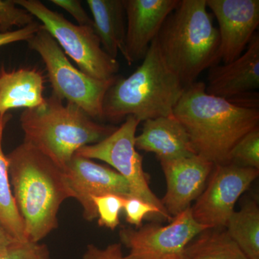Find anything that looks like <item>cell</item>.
Masks as SVG:
<instances>
[{
    "instance_id": "cell-19",
    "label": "cell",
    "mask_w": 259,
    "mask_h": 259,
    "mask_svg": "<svg viewBox=\"0 0 259 259\" xmlns=\"http://www.w3.org/2000/svg\"><path fill=\"white\" fill-rule=\"evenodd\" d=\"M11 115H0V221L16 241H27L23 222L17 208L10 185L9 163L3 148V134Z\"/></svg>"
},
{
    "instance_id": "cell-17",
    "label": "cell",
    "mask_w": 259,
    "mask_h": 259,
    "mask_svg": "<svg viewBox=\"0 0 259 259\" xmlns=\"http://www.w3.org/2000/svg\"><path fill=\"white\" fill-rule=\"evenodd\" d=\"M45 80L35 69L8 71L0 67V115L10 110L33 109L44 105Z\"/></svg>"
},
{
    "instance_id": "cell-30",
    "label": "cell",
    "mask_w": 259,
    "mask_h": 259,
    "mask_svg": "<svg viewBox=\"0 0 259 259\" xmlns=\"http://www.w3.org/2000/svg\"><path fill=\"white\" fill-rule=\"evenodd\" d=\"M16 242L8 231L5 229L3 223L0 221V252L6 249L7 248Z\"/></svg>"
},
{
    "instance_id": "cell-24",
    "label": "cell",
    "mask_w": 259,
    "mask_h": 259,
    "mask_svg": "<svg viewBox=\"0 0 259 259\" xmlns=\"http://www.w3.org/2000/svg\"><path fill=\"white\" fill-rule=\"evenodd\" d=\"M34 22L35 18L14 0H0V32L10 31L13 27L24 28Z\"/></svg>"
},
{
    "instance_id": "cell-25",
    "label": "cell",
    "mask_w": 259,
    "mask_h": 259,
    "mask_svg": "<svg viewBox=\"0 0 259 259\" xmlns=\"http://www.w3.org/2000/svg\"><path fill=\"white\" fill-rule=\"evenodd\" d=\"M123 210L126 221L136 228L143 226V221L148 214H156L167 220L168 222H171L174 219L156 206L135 197H126Z\"/></svg>"
},
{
    "instance_id": "cell-11",
    "label": "cell",
    "mask_w": 259,
    "mask_h": 259,
    "mask_svg": "<svg viewBox=\"0 0 259 259\" xmlns=\"http://www.w3.org/2000/svg\"><path fill=\"white\" fill-rule=\"evenodd\" d=\"M217 19L219 57L223 64L243 54L259 25L258 0H206Z\"/></svg>"
},
{
    "instance_id": "cell-4",
    "label": "cell",
    "mask_w": 259,
    "mask_h": 259,
    "mask_svg": "<svg viewBox=\"0 0 259 259\" xmlns=\"http://www.w3.org/2000/svg\"><path fill=\"white\" fill-rule=\"evenodd\" d=\"M185 86L162 59L156 39L142 64L128 77H117L108 89L102 119L120 122L130 116L142 122L173 115Z\"/></svg>"
},
{
    "instance_id": "cell-12",
    "label": "cell",
    "mask_w": 259,
    "mask_h": 259,
    "mask_svg": "<svg viewBox=\"0 0 259 259\" xmlns=\"http://www.w3.org/2000/svg\"><path fill=\"white\" fill-rule=\"evenodd\" d=\"M74 199L83 209V217L92 222L97 219L93 197L114 194L131 197V188L124 177L107 166L75 153L64 170Z\"/></svg>"
},
{
    "instance_id": "cell-7",
    "label": "cell",
    "mask_w": 259,
    "mask_h": 259,
    "mask_svg": "<svg viewBox=\"0 0 259 259\" xmlns=\"http://www.w3.org/2000/svg\"><path fill=\"white\" fill-rule=\"evenodd\" d=\"M14 2L40 21L65 54L77 64L80 71L98 80L117 76L120 64L104 50L93 27L72 23L39 0Z\"/></svg>"
},
{
    "instance_id": "cell-13",
    "label": "cell",
    "mask_w": 259,
    "mask_h": 259,
    "mask_svg": "<svg viewBox=\"0 0 259 259\" xmlns=\"http://www.w3.org/2000/svg\"><path fill=\"white\" fill-rule=\"evenodd\" d=\"M166 182V192L161 199L172 218L191 207L202 193L214 163L197 154L160 161Z\"/></svg>"
},
{
    "instance_id": "cell-29",
    "label": "cell",
    "mask_w": 259,
    "mask_h": 259,
    "mask_svg": "<svg viewBox=\"0 0 259 259\" xmlns=\"http://www.w3.org/2000/svg\"><path fill=\"white\" fill-rule=\"evenodd\" d=\"M81 259H125V257L121 243H112L103 248L90 244L87 246Z\"/></svg>"
},
{
    "instance_id": "cell-2",
    "label": "cell",
    "mask_w": 259,
    "mask_h": 259,
    "mask_svg": "<svg viewBox=\"0 0 259 259\" xmlns=\"http://www.w3.org/2000/svg\"><path fill=\"white\" fill-rule=\"evenodd\" d=\"M205 88L202 81L186 86L173 115L185 127L196 154L214 164L228 163L236 143L259 127V110L212 96Z\"/></svg>"
},
{
    "instance_id": "cell-18",
    "label": "cell",
    "mask_w": 259,
    "mask_h": 259,
    "mask_svg": "<svg viewBox=\"0 0 259 259\" xmlns=\"http://www.w3.org/2000/svg\"><path fill=\"white\" fill-rule=\"evenodd\" d=\"M93 28L107 54L117 59L125 56L126 22L123 0H87Z\"/></svg>"
},
{
    "instance_id": "cell-23",
    "label": "cell",
    "mask_w": 259,
    "mask_h": 259,
    "mask_svg": "<svg viewBox=\"0 0 259 259\" xmlns=\"http://www.w3.org/2000/svg\"><path fill=\"white\" fill-rule=\"evenodd\" d=\"M125 197L117 194H107L93 197L96 207L98 225L110 230H115L120 225V214L123 209Z\"/></svg>"
},
{
    "instance_id": "cell-15",
    "label": "cell",
    "mask_w": 259,
    "mask_h": 259,
    "mask_svg": "<svg viewBox=\"0 0 259 259\" xmlns=\"http://www.w3.org/2000/svg\"><path fill=\"white\" fill-rule=\"evenodd\" d=\"M259 88V35L255 32L245 52L228 64L209 69L206 93L231 100Z\"/></svg>"
},
{
    "instance_id": "cell-6",
    "label": "cell",
    "mask_w": 259,
    "mask_h": 259,
    "mask_svg": "<svg viewBox=\"0 0 259 259\" xmlns=\"http://www.w3.org/2000/svg\"><path fill=\"white\" fill-rule=\"evenodd\" d=\"M45 64L53 94L74 104L92 118L102 119V105L108 89L118 76L98 80L73 66L60 46L44 27L28 40Z\"/></svg>"
},
{
    "instance_id": "cell-27",
    "label": "cell",
    "mask_w": 259,
    "mask_h": 259,
    "mask_svg": "<svg viewBox=\"0 0 259 259\" xmlns=\"http://www.w3.org/2000/svg\"><path fill=\"white\" fill-rule=\"evenodd\" d=\"M41 28V24L35 21L24 28L8 32H0V48L14 42L28 41Z\"/></svg>"
},
{
    "instance_id": "cell-3",
    "label": "cell",
    "mask_w": 259,
    "mask_h": 259,
    "mask_svg": "<svg viewBox=\"0 0 259 259\" xmlns=\"http://www.w3.org/2000/svg\"><path fill=\"white\" fill-rule=\"evenodd\" d=\"M156 39L162 59L184 86L221 61L219 32L206 0H180Z\"/></svg>"
},
{
    "instance_id": "cell-8",
    "label": "cell",
    "mask_w": 259,
    "mask_h": 259,
    "mask_svg": "<svg viewBox=\"0 0 259 259\" xmlns=\"http://www.w3.org/2000/svg\"><path fill=\"white\" fill-rule=\"evenodd\" d=\"M140 123L141 121L130 116L105 139L97 144L83 146L76 153L110 165L127 181L131 197L149 202L170 216L163 207L161 199L151 190L149 177L143 166L142 156L136 151V134Z\"/></svg>"
},
{
    "instance_id": "cell-9",
    "label": "cell",
    "mask_w": 259,
    "mask_h": 259,
    "mask_svg": "<svg viewBox=\"0 0 259 259\" xmlns=\"http://www.w3.org/2000/svg\"><path fill=\"white\" fill-rule=\"evenodd\" d=\"M206 229L194 220L190 207L167 226L151 223L140 228L122 227L119 236L121 245L129 250L125 259H182L189 243Z\"/></svg>"
},
{
    "instance_id": "cell-26",
    "label": "cell",
    "mask_w": 259,
    "mask_h": 259,
    "mask_svg": "<svg viewBox=\"0 0 259 259\" xmlns=\"http://www.w3.org/2000/svg\"><path fill=\"white\" fill-rule=\"evenodd\" d=\"M0 259H51V255L44 243L16 241L0 252Z\"/></svg>"
},
{
    "instance_id": "cell-22",
    "label": "cell",
    "mask_w": 259,
    "mask_h": 259,
    "mask_svg": "<svg viewBox=\"0 0 259 259\" xmlns=\"http://www.w3.org/2000/svg\"><path fill=\"white\" fill-rule=\"evenodd\" d=\"M228 163L259 170V127L236 143L230 153Z\"/></svg>"
},
{
    "instance_id": "cell-21",
    "label": "cell",
    "mask_w": 259,
    "mask_h": 259,
    "mask_svg": "<svg viewBox=\"0 0 259 259\" xmlns=\"http://www.w3.org/2000/svg\"><path fill=\"white\" fill-rule=\"evenodd\" d=\"M225 228L247 258L259 259V208L255 201L235 211Z\"/></svg>"
},
{
    "instance_id": "cell-20",
    "label": "cell",
    "mask_w": 259,
    "mask_h": 259,
    "mask_svg": "<svg viewBox=\"0 0 259 259\" xmlns=\"http://www.w3.org/2000/svg\"><path fill=\"white\" fill-rule=\"evenodd\" d=\"M182 259H248L226 228H208L189 243Z\"/></svg>"
},
{
    "instance_id": "cell-14",
    "label": "cell",
    "mask_w": 259,
    "mask_h": 259,
    "mask_svg": "<svg viewBox=\"0 0 259 259\" xmlns=\"http://www.w3.org/2000/svg\"><path fill=\"white\" fill-rule=\"evenodd\" d=\"M123 3L127 20L124 59L131 66L144 59L180 0H123Z\"/></svg>"
},
{
    "instance_id": "cell-16",
    "label": "cell",
    "mask_w": 259,
    "mask_h": 259,
    "mask_svg": "<svg viewBox=\"0 0 259 259\" xmlns=\"http://www.w3.org/2000/svg\"><path fill=\"white\" fill-rule=\"evenodd\" d=\"M136 148L154 153L159 161L196 154L185 127L174 115L144 121Z\"/></svg>"
},
{
    "instance_id": "cell-10",
    "label": "cell",
    "mask_w": 259,
    "mask_h": 259,
    "mask_svg": "<svg viewBox=\"0 0 259 259\" xmlns=\"http://www.w3.org/2000/svg\"><path fill=\"white\" fill-rule=\"evenodd\" d=\"M258 175L255 168L214 164L205 189L191 206L194 220L208 228H226L237 201Z\"/></svg>"
},
{
    "instance_id": "cell-5",
    "label": "cell",
    "mask_w": 259,
    "mask_h": 259,
    "mask_svg": "<svg viewBox=\"0 0 259 259\" xmlns=\"http://www.w3.org/2000/svg\"><path fill=\"white\" fill-rule=\"evenodd\" d=\"M20 122L24 141L63 170L78 150L100 142L117 128L95 122L79 107L53 93L44 105L24 110Z\"/></svg>"
},
{
    "instance_id": "cell-28",
    "label": "cell",
    "mask_w": 259,
    "mask_h": 259,
    "mask_svg": "<svg viewBox=\"0 0 259 259\" xmlns=\"http://www.w3.org/2000/svg\"><path fill=\"white\" fill-rule=\"evenodd\" d=\"M52 4L62 8L71 15L81 26L93 27V19L89 16L79 0H51Z\"/></svg>"
},
{
    "instance_id": "cell-1",
    "label": "cell",
    "mask_w": 259,
    "mask_h": 259,
    "mask_svg": "<svg viewBox=\"0 0 259 259\" xmlns=\"http://www.w3.org/2000/svg\"><path fill=\"white\" fill-rule=\"evenodd\" d=\"M7 157L27 241L39 243L58 228L61 204L74 194L64 170L28 143L23 141Z\"/></svg>"
}]
</instances>
